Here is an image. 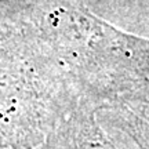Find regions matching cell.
I'll use <instances>...</instances> for the list:
<instances>
[{
	"label": "cell",
	"instance_id": "6da1fadb",
	"mask_svg": "<svg viewBox=\"0 0 149 149\" xmlns=\"http://www.w3.org/2000/svg\"><path fill=\"white\" fill-rule=\"evenodd\" d=\"M36 149H119L93 113L80 108L53 128Z\"/></svg>",
	"mask_w": 149,
	"mask_h": 149
},
{
	"label": "cell",
	"instance_id": "7a4b0ae2",
	"mask_svg": "<svg viewBox=\"0 0 149 149\" xmlns=\"http://www.w3.org/2000/svg\"><path fill=\"white\" fill-rule=\"evenodd\" d=\"M0 149H6V148H0Z\"/></svg>",
	"mask_w": 149,
	"mask_h": 149
}]
</instances>
